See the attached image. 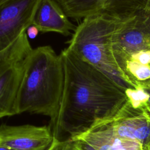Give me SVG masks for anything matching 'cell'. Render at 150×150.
<instances>
[{"mask_svg":"<svg viewBox=\"0 0 150 150\" xmlns=\"http://www.w3.org/2000/svg\"><path fill=\"white\" fill-rule=\"evenodd\" d=\"M69 139L76 150H145L140 141L118 136L102 118L96 119L87 129Z\"/></svg>","mask_w":150,"mask_h":150,"instance_id":"7","label":"cell"},{"mask_svg":"<svg viewBox=\"0 0 150 150\" xmlns=\"http://www.w3.org/2000/svg\"><path fill=\"white\" fill-rule=\"evenodd\" d=\"M135 19L120 35L114 47L121 68L132 54L150 51V1L139 0L135 5Z\"/></svg>","mask_w":150,"mask_h":150,"instance_id":"5","label":"cell"},{"mask_svg":"<svg viewBox=\"0 0 150 150\" xmlns=\"http://www.w3.org/2000/svg\"><path fill=\"white\" fill-rule=\"evenodd\" d=\"M69 19H83L135 0H55Z\"/></svg>","mask_w":150,"mask_h":150,"instance_id":"10","label":"cell"},{"mask_svg":"<svg viewBox=\"0 0 150 150\" xmlns=\"http://www.w3.org/2000/svg\"><path fill=\"white\" fill-rule=\"evenodd\" d=\"M0 150H15V149H13L12 148L0 145Z\"/></svg>","mask_w":150,"mask_h":150,"instance_id":"14","label":"cell"},{"mask_svg":"<svg viewBox=\"0 0 150 150\" xmlns=\"http://www.w3.org/2000/svg\"><path fill=\"white\" fill-rule=\"evenodd\" d=\"M141 87L147 92V93L149 94V99L147 102V106L150 109V80L147 81L146 82L141 83H139Z\"/></svg>","mask_w":150,"mask_h":150,"instance_id":"13","label":"cell"},{"mask_svg":"<svg viewBox=\"0 0 150 150\" xmlns=\"http://www.w3.org/2000/svg\"><path fill=\"white\" fill-rule=\"evenodd\" d=\"M47 150H76L72 142L69 139H58L54 138L53 141Z\"/></svg>","mask_w":150,"mask_h":150,"instance_id":"11","label":"cell"},{"mask_svg":"<svg viewBox=\"0 0 150 150\" xmlns=\"http://www.w3.org/2000/svg\"><path fill=\"white\" fill-rule=\"evenodd\" d=\"M138 1L117 6L83 19L66 42L67 47L80 58L105 73L125 90L135 88L138 84L120 66L114 47L120 35L135 19Z\"/></svg>","mask_w":150,"mask_h":150,"instance_id":"2","label":"cell"},{"mask_svg":"<svg viewBox=\"0 0 150 150\" xmlns=\"http://www.w3.org/2000/svg\"><path fill=\"white\" fill-rule=\"evenodd\" d=\"M40 0H8L0 5V52L32 25Z\"/></svg>","mask_w":150,"mask_h":150,"instance_id":"6","label":"cell"},{"mask_svg":"<svg viewBox=\"0 0 150 150\" xmlns=\"http://www.w3.org/2000/svg\"><path fill=\"white\" fill-rule=\"evenodd\" d=\"M64 84V67L60 54L50 46L32 49L25 60L19 91V114L47 116L51 127L59 112Z\"/></svg>","mask_w":150,"mask_h":150,"instance_id":"3","label":"cell"},{"mask_svg":"<svg viewBox=\"0 0 150 150\" xmlns=\"http://www.w3.org/2000/svg\"><path fill=\"white\" fill-rule=\"evenodd\" d=\"M32 49L25 31L8 47L0 61V119L19 114V91L25 60Z\"/></svg>","mask_w":150,"mask_h":150,"instance_id":"4","label":"cell"},{"mask_svg":"<svg viewBox=\"0 0 150 150\" xmlns=\"http://www.w3.org/2000/svg\"><path fill=\"white\" fill-rule=\"evenodd\" d=\"M32 25L42 33L55 32L64 36L71 35L76 28L55 0H40Z\"/></svg>","mask_w":150,"mask_h":150,"instance_id":"9","label":"cell"},{"mask_svg":"<svg viewBox=\"0 0 150 150\" xmlns=\"http://www.w3.org/2000/svg\"><path fill=\"white\" fill-rule=\"evenodd\" d=\"M26 32L28 38L33 39H35L38 36L39 31L36 26L33 25H31L26 29Z\"/></svg>","mask_w":150,"mask_h":150,"instance_id":"12","label":"cell"},{"mask_svg":"<svg viewBox=\"0 0 150 150\" xmlns=\"http://www.w3.org/2000/svg\"><path fill=\"white\" fill-rule=\"evenodd\" d=\"M6 1H8V0H0V5H1L2 4H3L4 2H5Z\"/></svg>","mask_w":150,"mask_h":150,"instance_id":"17","label":"cell"},{"mask_svg":"<svg viewBox=\"0 0 150 150\" xmlns=\"http://www.w3.org/2000/svg\"><path fill=\"white\" fill-rule=\"evenodd\" d=\"M146 105H147V103H146ZM147 107H148V110H149V112H150V109L148 108V106H147ZM145 150H150V139H149L148 142L147 143V144L146 145Z\"/></svg>","mask_w":150,"mask_h":150,"instance_id":"16","label":"cell"},{"mask_svg":"<svg viewBox=\"0 0 150 150\" xmlns=\"http://www.w3.org/2000/svg\"><path fill=\"white\" fill-rule=\"evenodd\" d=\"M149 1H150V0H149Z\"/></svg>","mask_w":150,"mask_h":150,"instance_id":"18","label":"cell"},{"mask_svg":"<svg viewBox=\"0 0 150 150\" xmlns=\"http://www.w3.org/2000/svg\"><path fill=\"white\" fill-rule=\"evenodd\" d=\"M54 138L49 126L0 125V145L15 150H47Z\"/></svg>","mask_w":150,"mask_h":150,"instance_id":"8","label":"cell"},{"mask_svg":"<svg viewBox=\"0 0 150 150\" xmlns=\"http://www.w3.org/2000/svg\"><path fill=\"white\" fill-rule=\"evenodd\" d=\"M61 56L64 89L56 119L51 127L60 140L87 129L97 118L108 114L127 99L125 89L105 73L82 60L67 47Z\"/></svg>","mask_w":150,"mask_h":150,"instance_id":"1","label":"cell"},{"mask_svg":"<svg viewBox=\"0 0 150 150\" xmlns=\"http://www.w3.org/2000/svg\"><path fill=\"white\" fill-rule=\"evenodd\" d=\"M8 48H6V49H5L4 50H3V51H2V52H0V61L1 60V59L4 57V56H5V53H6V50H7V49Z\"/></svg>","mask_w":150,"mask_h":150,"instance_id":"15","label":"cell"}]
</instances>
